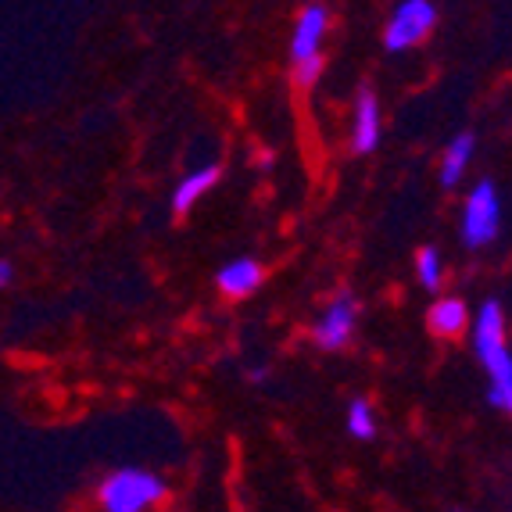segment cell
I'll list each match as a JSON object with an SVG mask.
<instances>
[{"label":"cell","instance_id":"cell-1","mask_svg":"<svg viewBox=\"0 0 512 512\" xmlns=\"http://www.w3.org/2000/svg\"><path fill=\"white\" fill-rule=\"evenodd\" d=\"M470 348L473 359L484 369V394L487 405L505 416H512V341H509V316L498 298H487L473 308L470 323Z\"/></svg>","mask_w":512,"mask_h":512},{"label":"cell","instance_id":"cell-2","mask_svg":"<svg viewBox=\"0 0 512 512\" xmlns=\"http://www.w3.org/2000/svg\"><path fill=\"white\" fill-rule=\"evenodd\" d=\"M172 498V487L162 473L144 466H119L94 487L97 512H162Z\"/></svg>","mask_w":512,"mask_h":512},{"label":"cell","instance_id":"cell-3","mask_svg":"<svg viewBox=\"0 0 512 512\" xmlns=\"http://www.w3.org/2000/svg\"><path fill=\"white\" fill-rule=\"evenodd\" d=\"M362 326V301L351 287H337L323 305L316 308V316L308 323V341L323 355H337L348 351L359 337Z\"/></svg>","mask_w":512,"mask_h":512},{"label":"cell","instance_id":"cell-4","mask_svg":"<svg viewBox=\"0 0 512 512\" xmlns=\"http://www.w3.org/2000/svg\"><path fill=\"white\" fill-rule=\"evenodd\" d=\"M502 190L495 180H477L466 187L459 205V244L466 251H484L502 237Z\"/></svg>","mask_w":512,"mask_h":512},{"label":"cell","instance_id":"cell-5","mask_svg":"<svg viewBox=\"0 0 512 512\" xmlns=\"http://www.w3.org/2000/svg\"><path fill=\"white\" fill-rule=\"evenodd\" d=\"M434 26H437V8L430 0H402L384 29V47L394 54L419 47V43L434 33Z\"/></svg>","mask_w":512,"mask_h":512},{"label":"cell","instance_id":"cell-6","mask_svg":"<svg viewBox=\"0 0 512 512\" xmlns=\"http://www.w3.org/2000/svg\"><path fill=\"white\" fill-rule=\"evenodd\" d=\"M384 140V111H380V97L373 86H359L355 104H351V122H348V144L355 154H373Z\"/></svg>","mask_w":512,"mask_h":512},{"label":"cell","instance_id":"cell-7","mask_svg":"<svg viewBox=\"0 0 512 512\" xmlns=\"http://www.w3.org/2000/svg\"><path fill=\"white\" fill-rule=\"evenodd\" d=\"M265 287V262L255 255H237L219 265L215 273V291L226 301H248Z\"/></svg>","mask_w":512,"mask_h":512},{"label":"cell","instance_id":"cell-8","mask_svg":"<svg viewBox=\"0 0 512 512\" xmlns=\"http://www.w3.org/2000/svg\"><path fill=\"white\" fill-rule=\"evenodd\" d=\"M470 323H473V305L462 294H434V301H430L427 308V330L430 337H437V341H462L466 333H470Z\"/></svg>","mask_w":512,"mask_h":512},{"label":"cell","instance_id":"cell-9","mask_svg":"<svg viewBox=\"0 0 512 512\" xmlns=\"http://www.w3.org/2000/svg\"><path fill=\"white\" fill-rule=\"evenodd\" d=\"M219 180H222V165L219 162H201V165H194V169H187L180 180H176V187H172V194H169L172 215H190L208 194H212L215 187H219Z\"/></svg>","mask_w":512,"mask_h":512},{"label":"cell","instance_id":"cell-10","mask_svg":"<svg viewBox=\"0 0 512 512\" xmlns=\"http://www.w3.org/2000/svg\"><path fill=\"white\" fill-rule=\"evenodd\" d=\"M326 33H330V11L326 4H308L305 11L298 15L294 22V33H291V65L294 61H305V58H316L323 54V43H326Z\"/></svg>","mask_w":512,"mask_h":512},{"label":"cell","instance_id":"cell-11","mask_svg":"<svg viewBox=\"0 0 512 512\" xmlns=\"http://www.w3.org/2000/svg\"><path fill=\"white\" fill-rule=\"evenodd\" d=\"M473 158H477V137L473 133H455L441 151V162H437V183L444 190H459L462 180L470 176Z\"/></svg>","mask_w":512,"mask_h":512},{"label":"cell","instance_id":"cell-12","mask_svg":"<svg viewBox=\"0 0 512 512\" xmlns=\"http://www.w3.org/2000/svg\"><path fill=\"white\" fill-rule=\"evenodd\" d=\"M412 276L423 291L434 298V294L444 291V283H448V262H444V251L437 244H423V248L412 255Z\"/></svg>","mask_w":512,"mask_h":512},{"label":"cell","instance_id":"cell-13","mask_svg":"<svg viewBox=\"0 0 512 512\" xmlns=\"http://www.w3.org/2000/svg\"><path fill=\"white\" fill-rule=\"evenodd\" d=\"M344 430L355 441H373L380 434V412H376V405L369 398H362V394L351 398L348 409H344Z\"/></svg>","mask_w":512,"mask_h":512},{"label":"cell","instance_id":"cell-14","mask_svg":"<svg viewBox=\"0 0 512 512\" xmlns=\"http://www.w3.org/2000/svg\"><path fill=\"white\" fill-rule=\"evenodd\" d=\"M326 69V58L323 54H316V58H305V61H294L291 65V79L298 90H312V86L319 83V76H323Z\"/></svg>","mask_w":512,"mask_h":512},{"label":"cell","instance_id":"cell-15","mask_svg":"<svg viewBox=\"0 0 512 512\" xmlns=\"http://www.w3.org/2000/svg\"><path fill=\"white\" fill-rule=\"evenodd\" d=\"M15 283V262L11 258H0V291H8Z\"/></svg>","mask_w":512,"mask_h":512},{"label":"cell","instance_id":"cell-16","mask_svg":"<svg viewBox=\"0 0 512 512\" xmlns=\"http://www.w3.org/2000/svg\"><path fill=\"white\" fill-rule=\"evenodd\" d=\"M255 165H258V169H265V172L273 169V165H276L273 151H258V154H255Z\"/></svg>","mask_w":512,"mask_h":512},{"label":"cell","instance_id":"cell-17","mask_svg":"<svg viewBox=\"0 0 512 512\" xmlns=\"http://www.w3.org/2000/svg\"><path fill=\"white\" fill-rule=\"evenodd\" d=\"M466 512H473V509H466Z\"/></svg>","mask_w":512,"mask_h":512}]
</instances>
